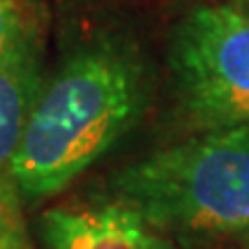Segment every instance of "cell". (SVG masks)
Listing matches in <instances>:
<instances>
[{
	"instance_id": "6da1fadb",
	"label": "cell",
	"mask_w": 249,
	"mask_h": 249,
	"mask_svg": "<svg viewBox=\"0 0 249 249\" xmlns=\"http://www.w3.org/2000/svg\"><path fill=\"white\" fill-rule=\"evenodd\" d=\"M148 81L132 49L113 42L81 49L35 102L7 176L21 198L62 192L134 127Z\"/></svg>"
},
{
	"instance_id": "7a4b0ae2",
	"label": "cell",
	"mask_w": 249,
	"mask_h": 249,
	"mask_svg": "<svg viewBox=\"0 0 249 249\" xmlns=\"http://www.w3.org/2000/svg\"><path fill=\"white\" fill-rule=\"evenodd\" d=\"M113 198L160 231H247L249 127L205 132L134 161L113 180Z\"/></svg>"
},
{
	"instance_id": "3957f363",
	"label": "cell",
	"mask_w": 249,
	"mask_h": 249,
	"mask_svg": "<svg viewBox=\"0 0 249 249\" xmlns=\"http://www.w3.org/2000/svg\"><path fill=\"white\" fill-rule=\"evenodd\" d=\"M169 62L194 127H249V14L233 5L196 7L171 37Z\"/></svg>"
},
{
	"instance_id": "277c9868",
	"label": "cell",
	"mask_w": 249,
	"mask_h": 249,
	"mask_svg": "<svg viewBox=\"0 0 249 249\" xmlns=\"http://www.w3.org/2000/svg\"><path fill=\"white\" fill-rule=\"evenodd\" d=\"M44 249H155L160 238L120 201L62 205L42 217Z\"/></svg>"
},
{
	"instance_id": "5b68a950",
	"label": "cell",
	"mask_w": 249,
	"mask_h": 249,
	"mask_svg": "<svg viewBox=\"0 0 249 249\" xmlns=\"http://www.w3.org/2000/svg\"><path fill=\"white\" fill-rule=\"evenodd\" d=\"M42 92V58L35 28L28 23L0 55V176H7L21 134Z\"/></svg>"
},
{
	"instance_id": "8992f818",
	"label": "cell",
	"mask_w": 249,
	"mask_h": 249,
	"mask_svg": "<svg viewBox=\"0 0 249 249\" xmlns=\"http://www.w3.org/2000/svg\"><path fill=\"white\" fill-rule=\"evenodd\" d=\"M26 26L28 21L23 18L18 0H0V55L7 51Z\"/></svg>"
},
{
	"instance_id": "52a82bcc",
	"label": "cell",
	"mask_w": 249,
	"mask_h": 249,
	"mask_svg": "<svg viewBox=\"0 0 249 249\" xmlns=\"http://www.w3.org/2000/svg\"><path fill=\"white\" fill-rule=\"evenodd\" d=\"M155 249H176V247H173L171 242H166V240H161V238H160V242H157V247H155Z\"/></svg>"
},
{
	"instance_id": "ba28073f",
	"label": "cell",
	"mask_w": 249,
	"mask_h": 249,
	"mask_svg": "<svg viewBox=\"0 0 249 249\" xmlns=\"http://www.w3.org/2000/svg\"><path fill=\"white\" fill-rule=\"evenodd\" d=\"M7 180H9V176H0V187L5 185V182H7Z\"/></svg>"
},
{
	"instance_id": "9c48e42d",
	"label": "cell",
	"mask_w": 249,
	"mask_h": 249,
	"mask_svg": "<svg viewBox=\"0 0 249 249\" xmlns=\"http://www.w3.org/2000/svg\"><path fill=\"white\" fill-rule=\"evenodd\" d=\"M238 2H242V5H247L249 7V0H238Z\"/></svg>"
},
{
	"instance_id": "30bf717a",
	"label": "cell",
	"mask_w": 249,
	"mask_h": 249,
	"mask_svg": "<svg viewBox=\"0 0 249 249\" xmlns=\"http://www.w3.org/2000/svg\"><path fill=\"white\" fill-rule=\"evenodd\" d=\"M205 2H213V0H205Z\"/></svg>"
}]
</instances>
